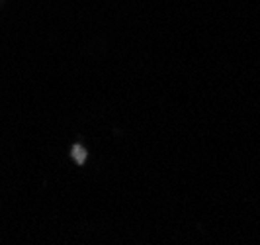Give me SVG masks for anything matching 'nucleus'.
I'll list each match as a JSON object with an SVG mask.
<instances>
[{
	"instance_id": "1",
	"label": "nucleus",
	"mask_w": 260,
	"mask_h": 245,
	"mask_svg": "<svg viewBox=\"0 0 260 245\" xmlns=\"http://www.w3.org/2000/svg\"><path fill=\"white\" fill-rule=\"evenodd\" d=\"M73 151H75V155H77L78 163H82V161H84V153H82V151H80V147H75V149H73Z\"/></svg>"
}]
</instances>
